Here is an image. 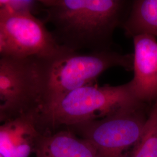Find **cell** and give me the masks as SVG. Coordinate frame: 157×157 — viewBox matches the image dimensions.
<instances>
[{
    "instance_id": "6da1fadb",
    "label": "cell",
    "mask_w": 157,
    "mask_h": 157,
    "mask_svg": "<svg viewBox=\"0 0 157 157\" xmlns=\"http://www.w3.org/2000/svg\"><path fill=\"white\" fill-rule=\"evenodd\" d=\"M41 3L67 42L66 47L91 51L109 50L115 30L122 25L132 1L46 0Z\"/></svg>"
},
{
    "instance_id": "7a4b0ae2",
    "label": "cell",
    "mask_w": 157,
    "mask_h": 157,
    "mask_svg": "<svg viewBox=\"0 0 157 157\" xmlns=\"http://www.w3.org/2000/svg\"><path fill=\"white\" fill-rule=\"evenodd\" d=\"M133 54H123L111 49L83 53L71 50L47 61L39 112L68 93L92 84L108 69L133 70Z\"/></svg>"
},
{
    "instance_id": "3957f363",
    "label": "cell",
    "mask_w": 157,
    "mask_h": 157,
    "mask_svg": "<svg viewBox=\"0 0 157 157\" xmlns=\"http://www.w3.org/2000/svg\"><path fill=\"white\" fill-rule=\"evenodd\" d=\"M138 103L142 102L135 98L129 82L116 86L90 84L68 93L40 113L51 126L71 127Z\"/></svg>"
},
{
    "instance_id": "277c9868",
    "label": "cell",
    "mask_w": 157,
    "mask_h": 157,
    "mask_svg": "<svg viewBox=\"0 0 157 157\" xmlns=\"http://www.w3.org/2000/svg\"><path fill=\"white\" fill-rule=\"evenodd\" d=\"M0 36L6 56L50 61L71 50L59 44L29 10H1Z\"/></svg>"
},
{
    "instance_id": "5b68a950",
    "label": "cell",
    "mask_w": 157,
    "mask_h": 157,
    "mask_svg": "<svg viewBox=\"0 0 157 157\" xmlns=\"http://www.w3.org/2000/svg\"><path fill=\"white\" fill-rule=\"evenodd\" d=\"M147 104L124 107L104 118L71 126L94 146L101 157H127L143 134L148 115Z\"/></svg>"
},
{
    "instance_id": "8992f818",
    "label": "cell",
    "mask_w": 157,
    "mask_h": 157,
    "mask_svg": "<svg viewBox=\"0 0 157 157\" xmlns=\"http://www.w3.org/2000/svg\"><path fill=\"white\" fill-rule=\"evenodd\" d=\"M45 61L0 57V111L19 115L37 104L41 97Z\"/></svg>"
},
{
    "instance_id": "52a82bcc",
    "label": "cell",
    "mask_w": 157,
    "mask_h": 157,
    "mask_svg": "<svg viewBox=\"0 0 157 157\" xmlns=\"http://www.w3.org/2000/svg\"><path fill=\"white\" fill-rule=\"evenodd\" d=\"M134 76L129 82L135 98L143 104L157 100V40L148 35L133 38Z\"/></svg>"
},
{
    "instance_id": "ba28073f",
    "label": "cell",
    "mask_w": 157,
    "mask_h": 157,
    "mask_svg": "<svg viewBox=\"0 0 157 157\" xmlns=\"http://www.w3.org/2000/svg\"><path fill=\"white\" fill-rule=\"evenodd\" d=\"M38 109L24 112L0 124L1 157H30L41 134L37 129Z\"/></svg>"
},
{
    "instance_id": "9c48e42d",
    "label": "cell",
    "mask_w": 157,
    "mask_h": 157,
    "mask_svg": "<svg viewBox=\"0 0 157 157\" xmlns=\"http://www.w3.org/2000/svg\"><path fill=\"white\" fill-rule=\"evenodd\" d=\"M34 153L35 157H101L88 141L68 130L40 135Z\"/></svg>"
},
{
    "instance_id": "30bf717a",
    "label": "cell",
    "mask_w": 157,
    "mask_h": 157,
    "mask_svg": "<svg viewBox=\"0 0 157 157\" xmlns=\"http://www.w3.org/2000/svg\"><path fill=\"white\" fill-rule=\"evenodd\" d=\"M122 27L128 37L144 34L157 37V0L132 1Z\"/></svg>"
},
{
    "instance_id": "8fae6325",
    "label": "cell",
    "mask_w": 157,
    "mask_h": 157,
    "mask_svg": "<svg viewBox=\"0 0 157 157\" xmlns=\"http://www.w3.org/2000/svg\"><path fill=\"white\" fill-rule=\"evenodd\" d=\"M129 157H157V100L150 109L141 137Z\"/></svg>"
},
{
    "instance_id": "7c38bea8",
    "label": "cell",
    "mask_w": 157,
    "mask_h": 157,
    "mask_svg": "<svg viewBox=\"0 0 157 157\" xmlns=\"http://www.w3.org/2000/svg\"><path fill=\"white\" fill-rule=\"evenodd\" d=\"M34 3L33 1L27 0H0V10L6 8L30 10Z\"/></svg>"
},
{
    "instance_id": "4fadbf2b",
    "label": "cell",
    "mask_w": 157,
    "mask_h": 157,
    "mask_svg": "<svg viewBox=\"0 0 157 157\" xmlns=\"http://www.w3.org/2000/svg\"><path fill=\"white\" fill-rule=\"evenodd\" d=\"M6 117H7V116H6V113H4L2 111H0V124H1L4 120H5V119H6Z\"/></svg>"
},
{
    "instance_id": "5bb4252c",
    "label": "cell",
    "mask_w": 157,
    "mask_h": 157,
    "mask_svg": "<svg viewBox=\"0 0 157 157\" xmlns=\"http://www.w3.org/2000/svg\"><path fill=\"white\" fill-rule=\"evenodd\" d=\"M3 53V43H2V40L1 39V37L0 36V54Z\"/></svg>"
},
{
    "instance_id": "9a60e30c",
    "label": "cell",
    "mask_w": 157,
    "mask_h": 157,
    "mask_svg": "<svg viewBox=\"0 0 157 157\" xmlns=\"http://www.w3.org/2000/svg\"><path fill=\"white\" fill-rule=\"evenodd\" d=\"M0 157H1V155H0Z\"/></svg>"
}]
</instances>
